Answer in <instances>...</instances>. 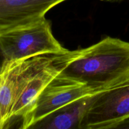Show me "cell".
I'll use <instances>...</instances> for the list:
<instances>
[{"mask_svg":"<svg viewBox=\"0 0 129 129\" xmlns=\"http://www.w3.org/2000/svg\"><path fill=\"white\" fill-rule=\"evenodd\" d=\"M60 74L95 93L110 88L129 78V42L106 37L82 49Z\"/></svg>","mask_w":129,"mask_h":129,"instance_id":"1","label":"cell"},{"mask_svg":"<svg viewBox=\"0 0 129 129\" xmlns=\"http://www.w3.org/2000/svg\"><path fill=\"white\" fill-rule=\"evenodd\" d=\"M68 50L55 39L50 21L45 17L0 33V51L5 62Z\"/></svg>","mask_w":129,"mask_h":129,"instance_id":"2","label":"cell"},{"mask_svg":"<svg viewBox=\"0 0 129 129\" xmlns=\"http://www.w3.org/2000/svg\"><path fill=\"white\" fill-rule=\"evenodd\" d=\"M129 118V78L92 96L80 129H110Z\"/></svg>","mask_w":129,"mask_h":129,"instance_id":"3","label":"cell"},{"mask_svg":"<svg viewBox=\"0 0 129 129\" xmlns=\"http://www.w3.org/2000/svg\"><path fill=\"white\" fill-rule=\"evenodd\" d=\"M96 93L84 84L59 73L40 92L31 111L22 122L20 128H30L56 110L78 98Z\"/></svg>","mask_w":129,"mask_h":129,"instance_id":"4","label":"cell"},{"mask_svg":"<svg viewBox=\"0 0 129 129\" xmlns=\"http://www.w3.org/2000/svg\"><path fill=\"white\" fill-rule=\"evenodd\" d=\"M66 0H0V33L37 21Z\"/></svg>","mask_w":129,"mask_h":129,"instance_id":"5","label":"cell"},{"mask_svg":"<svg viewBox=\"0 0 129 129\" xmlns=\"http://www.w3.org/2000/svg\"><path fill=\"white\" fill-rule=\"evenodd\" d=\"M24 59L5 62L0 71V129L8 128L21 83Z\"/></svg>","mask_w":129,"mask_h":129,"instance_id":"6","label":"cell"},{"mask_svg":"<svg viewBox=\"0 0 129 129\" xmlns=\"http://www.w3.org/2000/svg\"><path fill=\"white\" fill-rule=\"evenodd\" d=\"M92 96L78 98L56 110L30 128L80 129L82 119L92 100Z\"/></svg>","mask_w":129,"mask_h":129,"instance_id":"7","label":"cell"},{"mask_svg":"<svg viewBox=\"0 0 129 129\" xmlns=\"http://www.w3.org/2000/svg\"><path fill=\"white\" fill-rule=\"evenodd\" d=\"M114 128H121V129H129V118L123 120L120 123H118Z\"/></svg>","mask_w":129,"mask_h":129,"instance_id":"8","label":"cell"},{"mask_svg":"<svg viewBox=\"0 0 129 129\" xmlns=\"http://www.w3.org/2000/svg\"><path fill=\"white\" fill-rule=\"evenodd\" d=\"M4 62H5V59H4L3 56L2 54H1V51H0V71H1V69H2Z\"/></svg>","mask_w":129,"mask_h":129,"instance_id":"9","label":"cell"},{"mask_svg":"<svg viewBox=\"0 0 129 129\" xmlns=\"http://www.w3.org/2000/svg\"><path fill=\"white\" fill-rule=\"evenodd\" d=\"M102 1H107V2H111V3H113V2H120V1H123V0H102Z\"/></svg>","mask_w":129,"mask_h":129,"instance_id":"10","label":"cell"}]
</instances>
